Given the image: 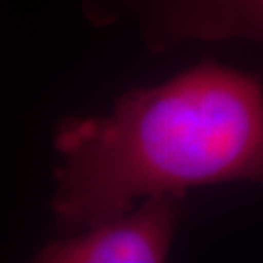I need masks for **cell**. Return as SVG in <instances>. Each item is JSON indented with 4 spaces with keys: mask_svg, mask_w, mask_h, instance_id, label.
<instances>
[{
    "mask_svg": "<svg viewBox=\"0 0 263 263\" xmlns=\"http://www.w3.org/2000/svg\"><path fill=\"white\" fill-rule=\"evenodd\" d=\"M53 145L60 162L50 207L62 236L128 212L139 198L263 185V84L203 62L123 92L111 115L62 120Z\"/></svg>",
    "mask_w": 263,
    "mask_h": 263,
    "instance_id": "obj_1",
    "label": "cell"
},
{
    "mask_svg": "<svg viewBox=\"0 0 263 263\" xmlns=\"http://www.w3.org/2000/svg\"><path fill=\"white\" fill-rule=\"evenodd\" d=\"M181 200L170 193L144 198L137 209L46 243L34 261L161 263L170 255Z\"/></svg>",
    "mask_w": 263,
    "mask_h": 263,
    "instance_id": "obj_2",
    "label": "cell"
},
{
    "mask_svg": "<svg viewBox=\"0 0 263 263\" xmlns=\"http://www.w3.org/2000/svg\"><path fill=\"white\" fill-rule=\"evenodd\" d=\"M130 15L156 50L188 40L263 43V0H120L104 19Z\"/></svg>",
    "mask_w": 263,
    "mask_h": 263,
    "instance_id": "obj_3",
    "label": "cell"
}]
</instances>
